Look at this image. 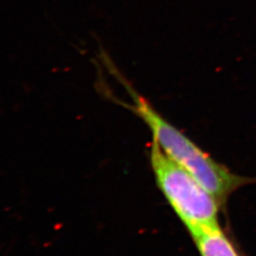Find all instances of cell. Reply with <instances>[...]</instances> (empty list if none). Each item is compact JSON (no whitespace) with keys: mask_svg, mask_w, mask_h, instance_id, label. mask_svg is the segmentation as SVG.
I'll return each instance as SVG.
<instances>
[{"mask_svg":"<svg viewBox=\"0 0 256 256\" xmlns=\"http://www.w3.org/2000/svg\"><path fill=\"white\" fill-rule=\"evenodd\" d=\"M190 236L200 256H241L220 226L202 228Z\"/></svg>","mask_w":256,"mask_h":256,"instance_id":"3957f363","label":"cell"},{"mask_svg":"<svg viewBox=\"0 0 256 256\" xmlns=\"http://www.w3.org/2000/svg\"><path fill=\"white\" fill-rule=\"evenodd\" d=\"M128 88L134 101L130 108L144 120L152 132L153 140L166 155L202 183L221 205L228 202L230 196L240 187L254 182V180L232 173L212 158L164 118L144 98L130 90L129 86Z\"/></svg>","mask_w":256,"mask_h":256,"instance_id":"6da1fadb","label":"cell"},{"mask_svg":"<svg viewBox=\"0 0 256 256\" xmlns=\"http://www.w3.org/2000/svg\"><path fill=\"white\" fill-rule=\"evenodd\" d=\"M150 164L156 183L190 234L220 226V202L194 176L165 154L153 140Z\"/></svg>","mask_w":256,"mask_h":256,"instance_id":"7a4b0ae2","label":"cell"}]
</instances>
